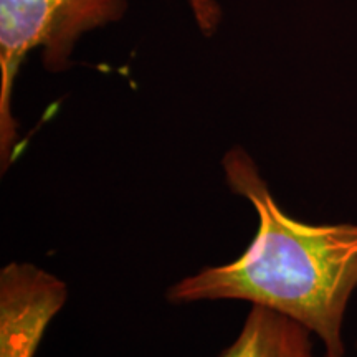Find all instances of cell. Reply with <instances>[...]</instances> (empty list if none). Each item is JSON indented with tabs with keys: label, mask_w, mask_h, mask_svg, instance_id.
<instances>
[{
	"label": "cell",
	"mask_w": 357,
	"mask_h": 357,
	"mask_svg": "<svg viewBox=\"0 0 357 357\" xmlns=\"http://www.w3.org/2000/svg\"><path fill=\"white\" fill-rule=\"evenodd\" d=\"M231 194L255 208L258 227L236 260L205 266L167 289V301L236 300L265 306L305 326L324 357H346V311L357 291V223H306L276 202L243 147L222 159Z\"/></svg>",
	"instance_id": "cell-1"
},
{
	"label": "cell",
	"mask_w": 357,
	"mask_h": 357,
	"mask_svg": "<svg viewBox=\"0 0 357 357\" xmlns=\"http://www.w3.org/2000/svg\"><path fill=\"white\" fill-rule=\"evenodd\" d=\"M129 0H0V166H12L19 144L13 86L26 55L42 53L43 68L71 66L79 40L126 15Z\"/></svg>",
	"instance_id": "cell-2"
},
{
	"label": "cell",
	"mask_w": 357,
	"mask_h": 357,
	"mask_svg": "<svg viewBox=\"0 0 357 357\" xmlns=\"http://www.w3.org/2000/svg\"><path fill=\"white\" fill-rule=\"evenodd\" d=\"M68 288L50 271L12 261L0 271V357H35Z\"/></svg>",
	"instance_id": "cell-3"
},
{
	"label": "cell",
	"mask_w": 357,
	"mask_h": 357,
	"mask_svg": "<svg viewBox=\"0 0 357 357\" xmlns=\"http://www.w3.org/2000/svg\"><path fill=\"white\" fill-rule=\"evenodd\" d=\"M311 337L288 316L252 305L238 336L217 357H316Z\"/></svg>",
	"instance_id": "cell-4"
},
{
	"label": "cell",
	"mask_w": 357,
	"mask_h": 357,
	"mask_svg": "<svg viewBox=\"0 0 357 357\" xmlns=\"http://www.w3.org/2000/svg\"><path fill=\"white\" fill-rule=\"evenodd\" d=\"M195 26L204 37H212L218 32L223 22V7L220 0H185Z\"/></svg>",
	"instance_id": "cell-5"
},
{
	"label": "cell",
	"mask_w": 357,
	"mask_h": 357,
	"mask_svg": "<svg viewBox=\"0 0 357 357\" xmlns=\"http://www.w3.org/2000/svg\"><path fill=\"white\" fill-rule=\"evenodd\" d=\"M356 354H357V342H356Z\"/></svg>",
	"instance_id": "cell-6"
}]
</instances>
